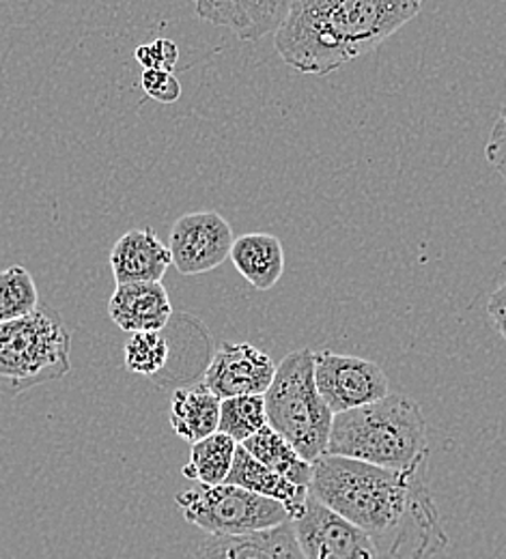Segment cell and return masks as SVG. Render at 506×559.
<instances>
[{
  "instance_id": "6da1fadb",
  "label": "cell",
  "mask_w": 506,
  "mask_h": 559,
  "mask_svg": "<svg viewBox=\"0 0 506 559\" xmlns=\"http://www.w3.org/2000/svg\"><path fill=\"white\" fill-rule=\"evenodd\" d=\"M308 492L364 530L381 559H425L448 543L425 480V465L397 472L323 454L313 463Z\"/></svg>"
},
{
  "instance_id": "7a4b0ae2",
  "label": "cell",
  "mask_w": 506,
  "mask_h": 559,
  "mask_svg": "<svg viewBox=\"0 0 506 559\" xmlns=\"http://www.w3.org/2000/svg\"><path fill=\"white\" fill-rule=\"evenodd\" d=\"M425 0H291L274 33L279 57L304 75H328L373 52L410 20Z\"/></svg>"
},
{
  "instance_id": "3957f363",
  "label": "cell",
  "mask_w": 506,
  "mask_h": 559,
  "mask_svg": "<svg viewBox=\"0 0 506 559\" xmlns=\"http://www.w3.org/2000/svg\"><path fill=\"white\" fill-rule=\"evenodd\" d=\"M427 421L421 405L408 396L388 394L377 403L337 414L326 454L408 472L427 465Z\"/></svg>"
},
{
  "instance_id": "277c9868",
  "label": "cell",
  "mask_w": 506,
  "mask_h": 559,
  "mask_svg": "<svg viewBox=\"0 0 506 559\" xmlns=\"http://www.w3.org/2000/svg\"><path fill=\"white\" fill-rule=\"evenodd\" d=\"M72 334L59 310L39 304L28 317L0 323V396L15 399L72 370Z\"/></svg>"
},
{
  "instance_id": "5b68a950",
  "label": "cell",
  "mask_w": 506,
  "mask_h": 559,
  "mask_svg": "<svg viewBox=\"0 0 506 559\" xmlns=\"http://www.w3.org/2000/svg\"><path fill=\"white\" fill-rule=\"evenodd\" d=\"M263 401L268 426L283 435L302 459L315 463L328 452L334 414L317 390L313 350H291L283 357Z\"/></svg>"
},
{
  "instance_id": "8992f818",
  "label": "cell",
  "mask_w": 506,
  "mask_h": 559,
  "mask_svg": "<svg viewBox=\"0 0 506 559\" xmlns=\"http://www.w3.org/2000/svg\"><path fill=\"white\" fill-rule=\"evenodd\" d=\"M184 519L210 536H246L290 523V512L274 499L235 487L197 485L175 497Z\"/></svg>"
},
{
  "instance_id": "52a82bcc",
  "label": "cell",
  "mask_w": 506,
  "mask_h": 559,
  "mask_svg": "<svg viewBox=\"0 0 506 559\" xmlns=\"http://www.w3.org/2000/svg\"><path fill=\"white\" fill-rule=\"evenodd\" d=\"M315 381L334 416L377 403L390 394L388 377L375 361L334 350L315 353Z\"/></svg>"
},
{
  "instance_id": "ba28073f",
  "label": "cell",
  "mask_w": 506,
  "mask_h": 559,
  "mask_svg": "<svg viewBox=\"0 0 506 559\" xmlns=\"http://www.w3.org/2000/svg\"><path fill=\"white\" fill-rule=\"evenodd\" d=\"M293 530L306 559H381L377 545L364 530L313 495H308L302 516L293 521Z\"/></svg>"
},
{
  "instance_id": "9c48e42d",
  "label": "cell",
  "mask_w": 506,
  "mask_h": 559,
  "mask_svg": "<svg viewBox=\"0 0 506 559\" xmlns=\"http://www.w3.org/2000/svg\"><path fill=\"white\" fill-rule=\"evenodd\" d=\"M233 228L216 211L181 215L168 235L173 267L184 276H199L216 270L233 248Z\"/></svg>"
},
{
  "instance_id": "30bf717a",
  "label": "cell",
  "mask_w": 506,
  "mask_h": 559,
  "mask_svg": "<svg viewBox=\"0 0 506 559\" xmlns=\"http://www.w3.org/2000/svg\"><path fill=\"white\" fill-rule=\"evenodd\" d=\"M276 374V364L266 350L248 343H222L214 353L203 383L220 401L235 396H263Z\"/></svg>"
},
{
  "instance_id": "8fae6325",
  "label": "cell",
  "mask_w": 506,
  "mask_h": 559,
  "mask_svg": "<svg viewBox=\"0 0 506 559\" xmlns=\"http://www.w3.org/2000/svg\"><path fill=\"white\" fill-rule=\"evenodd\" d=\"M201 20L228 28L242 41H259L276 33L291 0H192Z\"/></svg>"
},
{
  "instance_id": "7c38bea8",
  "label": "cell",
  "mask_w": 506,
  "mask_h": 559,
  "mask_svg": "<svg viewBox=\"0 0 506 559\" xmlns=\"http://www.w3.org/2000/svg\"><path fill=\"white\" fill-rule=\"evenodd\" d=\"M110 321L128 332H162L173 319V304L162 282L117 284L108 301Z\"/></svg>"
},
{
  "instance_id": "4fadbf2b",
  "label": "cell",
  "mask_w": 506,
  "mask_h": 559,
  "mask_svg": "<svg viewBox=\"0 0 506 559\" xmlns=\"http://www.w3.org/2000/svg\"><path fill=\"white\" fill-rule=\"evenodd\" d=\"M173 265L170 250L151 228H132L117 239L110 252V270L117 284L162 282Z\"/></svg>"
},
{
  "instance_id": "5bb4252c",
  "label": "cell",
  "mask_w": 506,
  "mask_h": 559,
  "mask_svg": "<svg viewBox=\"0 0 506 559\" xmlns=\"http://www.w3.org/2000/svg\"><path fill=\"white\" fill-rule=\"evenodd\" d=\"M195 559H306L293 530V521L246 536H208Z\"/></svg>"
},
{
  "instance_id": "9a60e30c",
  "label": "cell",
  "mask_w": 506,
  "mask_h": 559,
  "mask_svg": "<svg viewBox=\"0 0 506 559\" xmlns=\"http://www.w3.org/2000/svg\"><path fill=\"white\" fill-rule=\"evenodd\" d=\"M226 483L279 501L290 512L291 521L302 516L308 495H310L308 489L293 485L281 474H276L270 467H266L263 463H259L242 443L237 445L233 467H231Z\"/></svg>"
},
{
  "instance_id": "2e32d148",
  "label": "cell",
  "mask_w": 506,
  "mask_h": 559,
  "mask_svg": "<svg viewBox=\"0 0 506 559\" xmlns=\"http://www.w3.org/2000/svg\"><path fill=\"white\" fill-rule=\"evenodd\" d=\"M233 267L248 280L257 290H270L283 278L285 250L276 235L248 233L233 241Z\"/></svg>"
},
{
  "instance_id": "e0dca14e",
  "label": "cell",
  "mask_w": 506,
  "mask_h": 559,
  "mask_svg": "<svg viewBox=\"0 0 506 559\" xmlns=\"http://www.w3.org/2000/svg\"><path fill=\"white\" fill-rule=\"evenodd\" d=\"M220 399L205 385L177 390L170 399V428L188 443H197L217 432Z\"/></svg>"
},
{
  "instance_id": "ac0fdd59",
  "label": "cell",
  "mask_w": 506,
  "mask_h": 559,
  "mask_svg": "<svg viewBox=\"0 0 506 559\" xmlns=\"http://www.w3.org/2000/svg\"><path fill=\"white\" fill-rule=\"evenodd\" d=\"M259 463L270 467L272 472L281 474L293 485L308 489L313 480V463L299 456V452L291 445L290 441L279 435L272 426H263L257 435L242 443Z\"/></svg>"
},
{
  "instance_id": "d6986e66",
  "label": "cell",
  "mask_w": 506,
  "mask_h": 559,
  "mask_svg": "<svg viewBox=\"0 0 506 559\" xmlns=\"http://www.w3.org/2000/svg\"><path fill=\"white\" fill-rule=\"evenodd\" d=\"M237 445L239 443L235 439H231L220 430L192 443L190 461L181 469L184 478L195 480L197 485H208V487L224 485L231 474Z\"/></svg>"
},
{
  "instance_id": "ffe728a7",
  "label": "cell",
  "mask_w": 506,
  "mask_h": 559,
  "mask_svg": "<svg viewBox=\"0 0 506 559\" xmlns=\"http://www.w3.org/2000/svg\"><path fill=\"white\" fill-rule=\"evenodd\" d=\"M39 308V293L31 272L11 265L0 272V323L28 317Z\"/></svg>"
},
{
  "instance_id": "44dd1931",
  "label": "cell",
  "mask_w": 506,
  "mask_h": 559,
  "mask_svg": "<svg viewBox=\"0 0 506 559\" xmlns=\"http://www.w3.org/2000/svg\"><path fill=\"white\" fill-rule=\"evenodd\" d=\"M263 426H268L263 396H235L220 403L217 430L237 443H244Z\"/></svg>"
},
{
  "instance_id": "7402d4cb",
  "label": "cell",
  "mask_w": 506,
  "mask_h": 559,
  "mask_svg": "<svg viewBox=\"0 0 506 559\" xmlns=\"http://www.w3.org/2000/svg\"><path fill=\"white\" fill-rule=\"evenodd\" d=\"M170 349L160 332H139L126 343L123 364L132 374L155 377L168 361Z\"/></svg>"
},
{
  "instance_id": "603a6c76",
  "label": "cell",
  "mask_w": 506,
  "mask_h": 559,
  "mask_svg": "<svg viewBox=\"0 0 506 559\" xmlns=\"http://www.w3.org/2000/svg\"><path fill=\"white\" fill-rule=\"evenodd\" d=\"M134 57L143 70L175 71L179 61V48L175 41L157 37L153 41L141 44L134 50Z\"/></svg>"
},
{
  "instance_id": "cb8c5ba5",
  "label": "cell",
  "mask_w": 506,
  "mask_h": 559,
  "mask_svg": "<svg viewBox=\"0 0 506 559\" xmlns=\"http://www.w3.org/2000/svg\"><path fill=\"white\" fill-rule=\"evenodd\" d=\"M141 86L146 97L157 104H175L181 97V84L175 71L143 70Z\"/></svg>"
},
{
  "instance_id": "d4e9b609",
  "label": "cell",
  "mask_w": 506,
  "mask_h": 559,
  "mask_svg": "<svg viewBox=\"0 0 506 559\" xmlns=\"http://www.w3.org/2000/svg\"><path fill=\"white\" fill-rule=\"evenodd\" d=\"M485 159L503 177L506 186V106L501 110V117L496 119L485 144Z\"/></svg>"
},
{
  "instance_id": "484cf974",
  "label": "cell",
  "mask_w": 506,
  "mask_h": 559,
  "mask_svg": "<svg viewBox=\"0 0 506 559\" xmlns=\"http://www.w3.org/2000/svg\"><path fill=\"white\" fill-rule=\"evenodd\" d=\"M487 317L506 343V282L492 293L487 304Z\"/></svg>"
}]
</instances>
